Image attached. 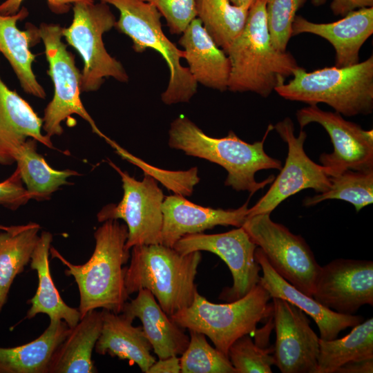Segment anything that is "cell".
Listing matches in <instances>:
<instances>
[{"instance_id": "4dcf8cb0", "label": "cell", "mask_w": 373, "mask_h": 373, "mask_svg": "<svg viewBox=\"0 0 373 373\" xmlns=\"http://www.w3.org/2000/svg\"><path fill=\"white\" fill-rule=\"evenodd\" d=\"M249 10L229 0H195L196 17L225 52L243 29Z\"/></svg>"}, {"instance_id": "7402d4cb", "label": "cell", "mask_w": 373, "mask_h": 373, "mask_svg": "<svg viewBox=\"0 0 373 373\" xmlns=\"http://www.w3.org/2000/svg\"><path fill=\"white\" fill-rule=\"evenodd\" d=\"M137 293L134 299L124 304L121 313L140 320L146 338L159 358L182 355L189 343L184 328L163 311L150 291L142 289Z\"/></svg>"}, {"instance_id": "4fadbf2b", "label": "cell", "mask_w": 373, "mask_h": 373, "mask_svg": "<svg viewBox=\"0 0 373 373\" xmlns=\"http://www.w3.org/2000/svg\"><path fill=\"white\" fill-rule=\"evenodd\" d=\"M296 118L301 129L314 122L322 126L329 134L334 151L323 153L319 157L329 177L347 169H373L372 130H364L360 125L343 119L340 113L323 111L317 105L299 109Z\"/></svg>"}, {"instance_id": "74e56055", "label": "cell", "mask_w": 373, "mask_h": 373, "mask_svg": "<svg viewBox=\"0 0 373 373\" xmlns=\"http://www.w3.org/2000/svg\"><path fill=\"white\" fill-rule=\"evenodd\" d=\"M24 0H6L0 3V14L13 15L21 8ZM48 8L56 15L66 14L72 6L78 2L94 3L95 0H46Z\"/></svg>"}, {"instance_id": "7a4b0ae2", "label": "cell", "mask_w": 373, "mask_h": 373, "mask_svg": "<svg viewBox=\"0 0 373 373\" xmlns=\"http://www.w3.org/2000/svg\"><path fill=\"white\" fill-rule=\"evenodd\" d=\"M94 238V251L82 265L72 264L54 247L50 249L52 256L67 267L65 274L73 276L78 286L81 318L99 308L119 314L129 296L124 284L126 267H123L131 256L126 248L127 226L117 220H106L95 231Z\"/></svg>"}, {"instance_id": "836d02e7", "label": "cell", "mask_w": 373, "mask_h": 373, "mask_svg": "<svg viewBox=\"0 0 373 373\" xmlns=\"http://www.w3.org/2000/svg\"><path fill=\"white\" fill-rule=\"evenodd\" d=\"M274 347L265 348L254 343L249 334L236 340L228 350V358L237 373H271L275 365Z\"/></svg>"}, {"instance_id": "d6986e66", "label": "cell", "mask_w": 373, "mask_h": 373, "mask_svg": "<svg viewBox=\"0 0 373 373\" xmlns=\"http://www.w3.org/2000/svg\"><path fill=\"white\" fill-rule=\"evenodd\" d=\"M255 258L262 271L259 283L268 291L270 297L284 299L311 316L319 329L321 339L329 341L336 338L342 330L353 327L363 321L361 316L335 312L296 289L274 271L261 249L258 247L255 251Z\"/></svg>"}, {"instance_id": "ab89813d", "label": "cell", "mask_w": 373, "mask_h": 373, "mask_svg": "<svg viewBox=\"0 0 373 373\" xmlns=\"http://www.w3.org/2000/svg\"><path fill=\"white\" fill-rule=\"evenodd\" d=\"M180 372V358L172 356L159 358L151 365L146 373H179Z\"/></svg>"}, {"instance_id": "7c38bea8", "label": "cell", "mask_w": 373, "mask_h": 373, "mask_svg": "<svg viewBox=\"0 0 373 373\" xmlns=\"http://www.w3.org/2000/svg\"><path fill=\"white\" fill-rule=\"evenodd\" d=\"M274 128L287 144L285 163L267 193L248 209L247 218L271 214L282 202L303 189H312L322 193L330 186L329 177L325 167L312 161L305 151L307 133L301 129L296 136L294 125L289 117L278 122Z\"/></svg>"}, {"instance_id": "484cf974", "label": "cell", "mask_w": 373, "mask_h": 373, "mask_svg": "<svg viewBox=\"0 0 373 373\" xmlns=\"http://www.w3.org/2000/svg\"><path fill=\"white\" fill-rule=\"evenodd\" d=\"M52 235L42 231L30 259V267L37 271L38 287L35 296L29 300L31 306L26 318L31 319L38 314H47L50 321H64L73 328L80 320L77 308L68 306L61 298L50 274L48 255Z\"/></svg>"}, {"instance_id": "8fae6325", "label": "cell", "mask_w": 373, "mask_h": 373, "mask_svg": "<svg viewBox=\"0 0 373 373\" xmlns=\"http://www.w3.org/2000/svg\"><path fill=\"white\" fill-rule=\"evenodd\" d=\"M108 162L119 175L124 193L119 202L108 204L97 213V220H123L128 228V250L137 245L162 244L164 195L157 180L148 173L137 180L111 160Z\"/></svg>"}, {"instance_id": "ffe728a7", "label": "cell", "mask_w": 373, "mask_h": 373, "mask_svg": "<svg viewBox=\"0 0 373 373\" xmlns=\"http://www.w3.org/2000/svg\"><path fill=\"white\" fill-rule=\"evenodd\" d=\"M43 119L0 77V164L10 165L21 145L33 138L53 149L50 137L41 133Z\"/></svg>"}, {"instance_id": "603a6c76", "label": "cell", "mask_w": 373, "mask_h": 373, "mask_svg": "<svg viewBox=\"0 0 373 373\" xmlns=\"http://www.w3.org/2000/svg\"><path fill=\"white\" fill-rule=\"evenodd\" d=\"M29 15L25 7L13 15L0 14V52L8 60L22 89L28 94L45 99L46 93L32 70L36 55L30 48L40 41L37 28L28 23L26 30H21L17 23Z\"/></svg>"}, {"instance_id": "e0dca14e", "label": "cell", "mask_w": 373, "mask_h": 373, "mask_svg": "<svg viewBox=\"0 0 373 373\" xmlns=\"http://www.w3.org/2000/svg\"><path fill=\"white\" fill-rule=\"evenodd\" d=\"M248 203L234 209H213L195 204L182 195L166 196L162 204V244L173 247L186 235L219 225L240 227L247 216Z\"/></svg>"}, {"instance_id": "d590c367", "label": "cell", "mask_w": 373, "mask_h": 373, "mask_svg": "<svg viewBox=\"0 0 373 373\" xmlns=\"http://www.w3.org/2000/svg\"><path fill=\"white\" fill-rule=\"evenodd\" d=\"M154 6L171 34L181 35L196 17L195 0H142Z\"/></svg>"}, {"instance_id": "4316f807", "label": "cell", "mask_w": 373, "mask_h": 373, "mask_svg": "<svg viewBox=\"0 0 373 373\" xmlns=\"http://www.w3.org/2000/svg\"><path fill=\"white\" fill-rule=\"evenodd\" d=\"M70 330L64 321H50L35 340L16 347H0V373H48L54 352Z\"/></svg>"}, {"instance_id": "83f0119b", "label": "cell", "mask_w": 373, "mask_h": 373, "mask_svg": "<svg viewBox=\"0 0 373 373\" xmlns=\"http://www.w3.org/2000/svg\"><path fill=\"white\" fill-rule=\"evenodd\" d=\"M40 225L35 222L0 227V312L16 276L30 261L38 242Z\"/></svg>"}, {"instance_id": "f1b7e54d", "label": "cell", "mask_w": 373, "mask_h": 373, "mask_svg": "<svg viewBox=\"0 0 373 373\" xmlns=\"http://www.w3.org/2000/svg\"><path fill=\"white\" fill-rule=\"evenodd\" d=\"M37 142L33 138L27 139L17 150L15 160L31 198L40 201L49 198L61 186L68 184V178L79 173L50 167L37 151Z\"/></svg>"}, {"instance_id": "cb8c5ba5", "label": "cell", "mask_w": 373, "mask_h": 373, "mask_svg": "<svg viewBox=\"0 0 373 373\" xmlns=\"http://www.w3.org/2000/svg\"><path fill=\"white\" fill-rule=\"evenodd\" d=\"M102 328L95 350L100 355L108 354L130 364H136L146 373L155 361L151 354L152 347L142 326L133 325V318L119 313L102 309Z\"/></svg>"}, {"instance_id": "8d00e7d4", "label": "cell", "mask_w": 373, "mask_h": 373, "mask_svg": "<svg viewBox=\"0 0 373 373\" xmlns=\"http://www.w3.org/2000/svg\"><path fill=\"white\" fill-rule=\"evenodd\" d=\"M31 199L30 194L23 186L17 168L8 178L0 182V205L16 210Z\"/></svg>"}, {"instance_id": "f546056e", "label": "cell", "mask_w": 373, "mask_h": 373, "mask_svg": "<svg viewBox=\"0 0 373 373\" xmlns=\"http://www.w3.org/2000/svg\"><path fill=\"white\" fill-rule=\"evenodd\" d=\"M373 358V318L362 321L341 338L319 339L317 373H335L352 361Z\"/></svg>"}, {"instance_id": "e575fe53", "label": "cell", "mask_w": 373, "mask_h": 373, "mask_svg": "<svg viewBox=\"0 0 373 373\" xmlns=\"http://www.w3.org/2000/svg\"><path fill=\"white\" fill-rule=\"evenodd\" d=\"M267 26L273 46L286 51L291 36V26L296 12L306 0H263Z\"/></svg>"}, {"instance_id": "5bb4252c", "label": "cell", "mask_w": 373, "mask_h": 373, "mask_svg": "<svg viewBox=\"0 0 373 373\" xmlns=\"http://www.w3.org/2000/svg\"><path fill=\"white\" fill-rule=\"evenodd\" d=\"M173 248L181 254L209 251L227 264L233 277V285L222 291L220 298L222 300H238L259 283L261 267L255 258L257 245L242 227L221 233L186 235Z\"/></svg>"}, {"instance_id": "2e32d148", "label": "cell", "mask_w": 373, "mask_h": 373, "mask_svg": "<svg viewBox=\"0 0 373 373\" xmlns=\"http://www.w3.org/2000/svg\"><path fill=\"white\" fill-rule=\"evenodd\" d=\"M275 365L282 373H317L319 339L306 314L289 302L272 298Z\"/></svg>"}, {"instance_id": "6da1fadb", "label": "cell", "mask_w": 373, "mask_h": 373, "mask_svg": "<svg viewBox=\"0 0 373 373\" xmlns=\"http://www.w3.org/2000/svg\"><path fill=\"white\" fill-rule=\"evenodd\" d=\"M273 129L274 126L269 124L262 140L248 143L232 131L221 138L209 136L187 117L179 116L170 124L168 144L187 155L222 166L227 171L225 186L237 191H247L251 195L275 178L271 175L258 182L255 178L258 171L282 169L281 162L270 157L264 149L267 136Z\"/></svg>"}, {"instance_id": "9c48e42d", "label": "cell", "mask_w": 373, "mask_h": 373, "mask_svg": "<svg viewBox=\"0 0 373 373\" xmlns=\"http://www.w3.org/2000/svg\"><path fill=\"white\" fill-rule=\"evenodd\" d=\"M37 30L48 63L47 73L54 86L53 97L42 118L46 135L49 137L61 135V122L75 114L86 121L94 133L104 137L82 102V72L76 66L73 55L62 41L63 28L56 23H41Z\"/></svg>"}, {"instance_id": "277c9868", "label": "cell", "mask_w": 373, "mask_h": 373, "mask_svg": "<svg viewBox=\"0 0 373 373\" xmlns=\"http://www.w3.org/2000/svg\"><path fill=\"white\" fill-rule=\"evenodd\" d=\"M130 257L124 274L128 295L150 291L169 316L191 305L198 291L200 251L181 254L162 244L142 245L133 247Z\"/></svg>"}, {"instance_id": "d6a6232c", "label": "cell", "mask_w": 373, "mask_h": 373, "mask_svg": "<svg viewBox=\"0 0 373 373\" xmlns=\"http://www.w3.org/2000/svg\"><path fill=\"white\" fill-rule=\"evenodd\" d=\"M189 343L180 358L182 373H237L228 356L207 342L202 333L189 329Z\"/></svg>"}, {"instance_id": "60d3db41", "label": "cell", "mask_w": 373, "mask_h": 373, "mask_svg": "<svg viewBox=\"0 0 373 373\" xmlns=\"http://www.w3.org/2000/svg\"><path fill=\"white\" fill-rule=\"evenodd\" d=\"M373 358L352 361L339 367L335 373H372Z\"/></svg>"}, {"instance_id": "52a82bcc", "label": "cell", "mask_w": 373, "mask_h": 373, "mask_svg": "<svg viewBox=\"0 0 373 373\" xmlns=\"http://www.w3.org/2000/svg\"><path fill=\"white\" fill-rule=\"evenodd\" d=\"M114 6L119 12L115 27L133 41L135 52L155 50L165 60L170 75L168 85L161 94L164 104L189 102L198 89V83L189 68L182 65L184 52L164 35L161 15L152 4L142 0H99Z\"/></svg>"}, {"instance_id": "ac0fdd59", "label": "cell", "mask_w": 373, "mask_h": 373, "mask_svg": "<svg viewBox=\"0 0 373 373\" xmlns=\"http://www.w3.org/2000/svg\"><path fill=\"white\" fill-rule=\"evenodd\" d=\"M301 33L314 34L328 41L336 52L335 66L356 64L361 48L373 33V7L358 8L337 21L326 23H314L296 15L291 36Z\"/></svg>"}, {"instance_id": "30bf717a", "label": "cell", "mask_w": 373, "mask_h": 373, "mask_svg": "<svg viewBox=\"0 0 373 373\" xmlns=\"http://www.w3.org/2000/svg\"><path fill=\"white\" fill-rule=\"evenodd\" d=\"M242 227L278 275L313 297L321 265L302 236L274 222L269 213L247 217Z\"/></svg>"}, {"instance_id": "3957f363", "label": "cell", "mask_w": 373, "mask_h": 373, "mask_svg": "<svg viewBox=\"0 0 373 373\" xmlns=\"http://www.w3.org/2000/svg\"><path fill=\"white\" fill-rule=\"evenodd\" d=\"M226 53L231 65L228 90L231 92H252L267 97L299 66L291 53L273 46L263 0H256L249 8L243 29Z\"/></svg>"}, {"instance_id": "5b68a950", "label": "cell", "mask_w": 373, "mask_h": 373, "mask_svg": "<svg viewBox=\"0 0 373 373\" xmlns=\"http://www.w3.org/2000/svg\"><path fill=\"white\" fill-rule=\"evenodd\" d=\"M293 78L275 88L282 97L309 105L323 103L346 117L373 111V56L345 67H325L307 73L298 66Z\"/></svg>"}, {"instance_id": "1f68e13d", "label": "cell", "mask_w": 373, "mask_h": 373, "mask_svg": "<svg viewBox=\"0 0 373 373\" xmlns=\"http://www.w3.org/2000/svg\"><path fill=\"white\" fill-rule=\"evenodd\" d=\"M329 189L322 193L306 197L303 205H316L326 200H341L354 206L357 212L373 202V169L345 170L329 177Z\"/></svg>"}, {"instance_id": "44dd1931", "label": "cell", "mask_w": 373, "mask_h": 373, "mask_svg": "<svg viewBox=\"0 0 373 373\" xmlns=\"http://www.w3.org/2000/svg\"><path fill=\"white\" fill-rule=\"evenodd\" d=\"M178 43L183 48L189 70L195 82L221 92L228 90L231 71L229 59L195 17L181 34Z\"/></svg>"}, {"instance_id": "ba28073f", "label": "cell", "mask_w": 373, "mask_h": 373, "mask_svg": "<svg viewBox=\"0 0 373 373\" xmlns=\"http://www.w3.org/2000/svg\"><path fill=\"white\" fill-rule=\"evenodd\" d=\"M73 17L63 37L84 61L82 92L97 90L106 78L127 82L128 75L119 61L106 50L103 35L115 27L116 18L108 4L78 2L73 5Z\"/></svg>"}, {"instance_id": "9a60e30c", "label": "cell", "mask_w": 373, "mask_h": 373, "mask_svg": "<svg viewBox=\"0 0 373 373\" xmlns=\"http://www.w3.org/2000/svg\"><path fill=\"white\" fill-rule=\"evenodd\" d=\"M313 298L338 314L354 315L363 305H373L372 260L338 258L321 266Z\"/></svg>"}, {"instance_id": "8992f818", "label": "cell", "mask_w": 373, "mask_h": 373, "mask_svg": "<svg viewBox=\"0 0 373 373\" xmlns=\"http://www.w3.org/2000/svg\"><path fill=\"white\" fill-rule=\"evenodd\" d=\"M271 298L260 283L242 298L225 304L211 303L197 291L190 306L170 318L184 329L202 333L228 356L229 348L236 340L255 333L257 325L271 316Z\"/></svg>"}, {"instance_id": "f35d334b", "label": "cell", "mask_w": 373, "mask_h": 373, "mask_svg": "<svg viewBox=\"0 0 373 373\" xmlns=\"http://www.w3.org/2000/svg\"><path fill=\"white\" fill-rule=\"evenodd\" d=\"M316 6L323 5L327 0H311ZM373 0H332L331 9L334 15L345 16L350 11L363 7H372Z\"/></svg>"}, {"instance_id": "d4e9b609", "label": "cell", "mask_w": 373, "mask_h": 373, "mask_svg": "<svg viewBox=\"0 0 373 373\" xmlns=\"http://www.w3.org/2000/svg\"><path fill=\"white\" fill-rule=\"evenodd\" d=\"M102 312H87L54 352L48 373H95L92 353L102 328Z\"/></svg>"}, {"instance_id": "b9f144b4", "label": "cell", "mask_w": 373, "mask_h": 373, "mask_svg": "<svg viewBox=\"0 0 373 373\" xmlns=\"http://www.w3.org/2000/svg\"><path fill=\"white\" fill-rule=\"evenodd\" d=\"M256 0H229L234 6L249 9Z\"/></svg>"}]
</instances>
